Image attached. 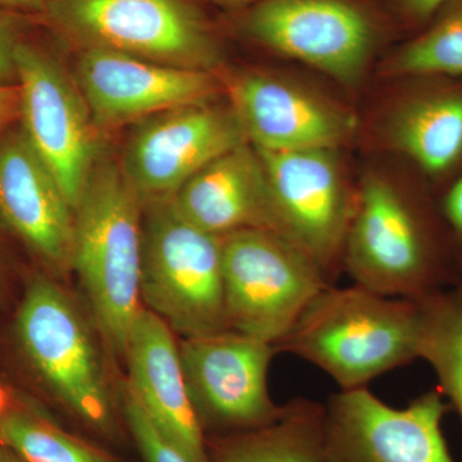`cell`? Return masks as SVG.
Returning <instances> with one entry per match:
<instances>
[{"label": "cell", "instance_id": "cb8c5ba5", "mask_svg": "<svg viewBox=\"0 0 462 462\" xmlns=\"http://www.w3.org/2000/svg\"><path fill=\"white\" fill-rule=\"evenodd\" d=\"M124 410L127 425L145 462H193L154 427L127 387H125Z\"/></svg>", "mask_w": 462, "mask_h": 462}, {"label": "cell", "instance_id": "7a4b0ae2", "mask_svg": "<svg viewBox=\"0 0 462 462\" xmlns=\"http://www.w3.org/2000/svg\"><path fill=\"white\" fill-rule=\"evenodd\" d=\"M420 324L419 300L383 296L357 284L329 285L275 348L315 365L340 391H351L418 360Z\"/></svg>", "mask_w": 462, "mask_h": 462}, {"label": "cell", "instance_id": "5bb4252c", "mask_svg": "<svg viewBox=\"0 0 462 462\" xmlns=\"http://www.w3.org/2000/svg\"><path fill=\"white\" fill-rule=\"evenodd\" d=\"M76 81L97 127L205 105L218 91L215 76L206 69L163 65L102 48L81 50Z\"/></svg>", "mask_w": 462, "mask_h": 462}, {"label": "cell", "instance_id": "ffe728a7", "mask_svg": "<svg viewBox=\"0 0 462 462\" xmlns=\"http://www.w3.org/2000/svg\"><path fill=\"white\" fill-rule=\"evenodd\" d=\"M206 445L208 462H325V404L293 398L272 424Z\"/></svg>", "mask_w": 462, "mask_h": 462}, {"label": "cell", "instance_id": "d6986e66", "mask_svg": "<svg viewBox=\"0 0 462 462\" xmlns=\"http://www.w3.org/2000/svg\"><path fill=\"white\" fill-rule=\"evenodd\" d=\"M393 121V142L440 193L462 173V79L416 78Z\"/></svg>", "mask_w": 462, "mask_h": 462}, {"label": "cell", "instance_id": "6da1fadb", "mask_svg": "<svg viewBox=\"0 0 462 462\" xmlns=\"http://www.w3.org/2000/svg\"><path fill=\"white\" fill-rule=\"evenodd\" d=\"M367 175L356 197L343 269L383 296L421 300L462 279L454 245L430 190Z\"/></svg>", "mask_w": 462, "mask_h": 462}, {"label": "cell", "instance_id": "ac0fdd59", "mask_svg": "<svg viewBox=\"0 0 462 462\" xmlns=\"http://www.w3.org/2000/svg\"><path fill=\"white\" fill-rule=\"evenodd\" d=\"M171 202L185 220L214 236L266 229L284 236L261 158L245 143L191 176Z\"/></svg>", "mask_w": 462, "mask_h": 462}, {"label": "cell", "instance_id": "44dd1931", "mask_svg": "<svg viewBox=\"0 0 462 462\" xmlns=\"http://www.w3.org/2000/svg\"><path fill=\"white\" fill-rule=\"evenodd\" d=\"M419 302V358L430 365L438 378V389L462 422V279Z\"/></svg>", "mask_w": 462, "mask_h": 462}, {"label": "cell", "instance_id": "ba28073f", "mask_svg": "<svg viewBox=\"0 0 462 462\" xmlns=\"http://www.w3.org/2000/svg\"><path fill=\"white\" fill-rule=\"evenodd\" d=\"M239 30L267 50L351 84L369 65L383 23L364 0H256Z\"/></svg>", "mask_w": 462, "mask_h": 462}, {"label": "cell", "instance_id": "603a6c76", "mask_svg": "<svg viewBox=\"0 0 462 462\" xmlns=\"http://www.w3.org/2000/svg\"><path fill=\"white\" fill-rule=\"evenodd\" d=\"M0 443L25 462H112L51 422L23 411L0 418Z\"/></svg>", "mask_w": 462, "mask_h": 462}, {"label": "cell", "instance_id": "f1b7e54d", "mask_svg": "<svg viewBox=\"0 0 462 462\" xmlns=\"http://www.w3.org/2000/svg\"><path fill=\"white\" fill-rule=\"evenodd\" d=\"M47 0H0V7L12 9L20 14H42Z\"/></svg>", "mask_w": 462, "mask_h": 462}, {"label": "cell", "instance_id": "8992f818", "mask_svg": "<svg viewBox=\"0 0 462 462\" xmlns=\"http://www.w3.org/2000/svg\"><path fill=\"white\" fill-rule=\"evenodd\" d=\"M227 329L275 346L330 282L282 234L243 229L221 236Z\"/></svg>", "mask_w": 462, "mask_h": 462}, {"label": "cell", "instance_id": "4316f807", "mask_svg": "<svg viewBox=\"0 0 462 462\" xmlns=\"http://www.w3.org/2000/svg\"><path fill=\"white\" fill-rule=\"evenodd\" d=\"M447 2L448 0H392L398 16L402 18L404 23L413 27L415 32L427 25L428 21Z\"/></svg>", "mask_w": 462, "mask_h": 462}, {"label": "cell", "instance_id": "f546056e", "mask_svg": "<svg viewBox=\"0 0 462 462\" xmlns=\"http://www.w3.org/2000/svg\"><path fill=\"white\" fill-rule=\"evenodd\" d=\"M0 462H25L23 458L20 457L16 454V452L12 451L9 447L3 445L0 443Z\"/></svg>", "mask_w": 462, "mask_h": 462}, {"label": "cell", "instance_id": "d4e9b609", "mask_svg": "<svg viewBox=\"0 0 462 462\" xmlns=\"http://www.w3.org/2000/svg\"><path fill=\"white\" fill-rule=\"evenodd\" d=\"M21 14L0 7V85L17 84V50L25 41Z\"/></svg>", "mask_w": 462, "mask_h": 462}, {"label": "cell", "instance_id": "7c38bea8", "mask_svg": "<svg viewBox=\"0 0 462 462\" xmlns=\"http://www.w3.org/2000/svg\"><path fill=\"white\" fill-rule=\"evenodd\" d=\"M191 401L206 427L236 431L278 420L282 406L269 392V369L278 349L238 331L184 338L179 345Z\"/></svg>", "mask_w": 462, "mask_h": 462}, {"label": "cell", "instance_id": "2e32d148", "mask_svg": "<svg viewBox=\"0 0 462 462\" xmlns=\"http://www.w3.org/2000/svg\"><path fill=\"white\" fill-rule=\"evenodd\" d=\"M230 96L256 151L334 149L355 132V118L345 109L272 76L240 75L231 81Z\"/></svg>", "mask_w": 462, "mask_h": 462}, {"label": "cell", "instance_id": "7402d4cb", "mask_svg": "<svg viewBox=\"0 0 462 462\" xmlns=\"http://www.w3.org/2000/svg\"><path fill=\"white\" fill-rule=\"evenodd\" d=\"M385 72L402 79H462V0H448L438 9L393 51Z\"/></svg>", "mask_w": 462, "mask_h": 462}, {"label": "cell", "instance_id": "3957f363", "mask_svg": "<svg viewBox=\"0 0 462 462\" xmlns=\"http://www.w3.org/2000/svg\"><path fill=\"white\" fill-rule=\"evenodd\" d=\"M74 214L72 270L103 339L124 357L142 309V200L123 167L100 154Z\"/></svg>", "mask_w": 462, "mask_h": 462}, {"label": "cell", "instance_id": "83f0119b", "mask_svg": "<svg viewBox=\"0 0 462 462\" xmlns=\"http://www.w3.org/2000/svg\"><path fill=\"white\" fill-rule=\"evenodd\" d=\"M20 115V91L17 84L0 85V133Z\"/></svg>", "mask_w": 462, "mask_h": 462}, {"label": "cell", "instance_id": "5b68a950", "mask_svg": "<svg viewBox=\"0 0 462 462\" xmlns=\"http://www.w3.org/2000/svg\"><path fill=\"white\" fill-rule=\"evenodd\" d=\"M42 16L81 48L206 71L220 57L214 29L188 0H47Z\"/></svg>", "mask_w": 462, "mask_h": 462}, {"label": "cell", "instance_id": "9a60e30c", "mask_svg": "<svg viewBox=\"0 0 462 462\" xmlns=\"http://www.w3.org/2000/svg\"><path fill=\"white\" fill-rule=\"evenodd\" d=\"M0 220L51 270H72L74 208L23 130L0 136Z\"/></svg>", "mask_w": 462, "mask_h": 462}, {"label": "cell", "instance_id": "4dcf8cb0", "mask_svg": "<svg viewBox=\"0 0 462 462\" xmlns=\"http://www.w3.org/2000/svg\"><path fill=\"white\" fill-rule=\"evenodd\" d=\"M9 406H11V396H9V392L7 391V388H5L0 384V418H3L5 413L9 412Z\"/></svg>", "mask_w": 462, "mask_h": 462}, {"label": "cell", "instance_id": "1f68e13d", "mask_svg": "<svg viewBox=\"0 0 462 462\" xmlns=\"http://www.w3.org/2000/svg\"><path fill=\"white\" fill-rule=\"evenodd\" d=\"M217 2L224 3V5H254L256 0H217Z\"/></svg>", "mask_w": 462, "mask_h": 462}, {"label": "cell", "instance_id": "8fae6325", "mask_svg": "<svg viewBox=\"0 0 462 462\" xmlns=\"http://www.w3.org/2000/svg\"><path fill=\"white\" fill-rule=\"evenodd\" d=\"M256 152L282 234L318 263L333 285L343 269L346 234L356 207L333 149Z\"/></svg>", "mask_w": 462, "mask_h": 462}, {"label": "cell", "instance_id": "484cf974", "mask_svg": "<svg viewBox=\"0 0 462 462\" xmlns=\"http://www.w3.org/2000/svg\"><path fill=\"white\" fill-rule=\"evenodd\" d=\"M438 203L462 272V173L438 194Z\"/></svg>", "mask_w": 462, "mask_h": 462}, {"label": "cell", "instance_id": "30bf717a", "mask_svg": "<svg viewBox=\"0 0 462 462\" xmlns=\"http://www.w3.org/2000/svg\"><path fill=\"white\" fill-rule=\"evenodd\" d=\"M449 410L438 388L403 409L367 387L339 391L325 403V462H457L442 430Z\"/></svg>", "mask_w": 462, "mask_h": 462}, {"label": "cell", "instance_id": "52a82bcc", "mask_svg": "<svg viewBox=\"0 0 462 462\" xmlns=\"http://www.w3.org/2000/svg\"><path fill=\"white\" fill-rule=\"evenodd\" d=\"M21 346L33 369L75 416L99 433L116 430L114 406L83 315L48 279H33L17 315Z\"/></svg>", "mask_w": 462, "mask_h": 462}, {"label": "cell", "instance_id": "9c48e42d", "mask_svg": "<svg viewBox=\"0 0 462 462\" xmlns=\"http://www.w3.org/2000/svg\"><path fill=\"white\" fill-rule=\"evenodd\" d=\"M16 60L21 130L75 211L100 156L96 124L78 84L50 53L23 41Z\"/></svg>", "mask_w": 462, "mask_h": 462}, {"label": "cell", "instance_id": "277c9868", "mask_svg": "<svg viewBox=\"0 0 462 462\" xmlns=\"http://www.w3.org/2000/svg\"><path fill=\"white\" fill-rule=\"evenodd\" d=\"M141 298L184 338L227 330L221 236L190 224L171 199L147 203Z\"/></svg>", "mask_w": 462, "mask_h": 462}, {"label": "cell", "instance_id": "e0dca14e", "mask_svg": "<svg viewBox=\"0 0 462 462\" xmlns=\"http://www.w3.org/2000/svg\"><path fill=\"white\" fill-rule=\"evenodd\" d=\"M124 357L129 366L126 387L154 427L191 461L208 462L205 430L191 401L171 328L142 307Z\"/></svg>", "mask_w": 462, "mask_h": 462}, {"label": "cell", "instance_id": "4fadbf2b", "mask_svg": "<svg viewBox=\"0 0 462 462\" xmlns=\"http://www.w3.org/2000/svg\"><path fill=\"white\" fill-rule=\"evenodd\" d=\"M247 142L236 112L205 105L151 116L134 130L123 171L143 205L171 199L191 176Z\"/></svg>", "mask_w": 462, "mask_h": 462}]
</instances>
